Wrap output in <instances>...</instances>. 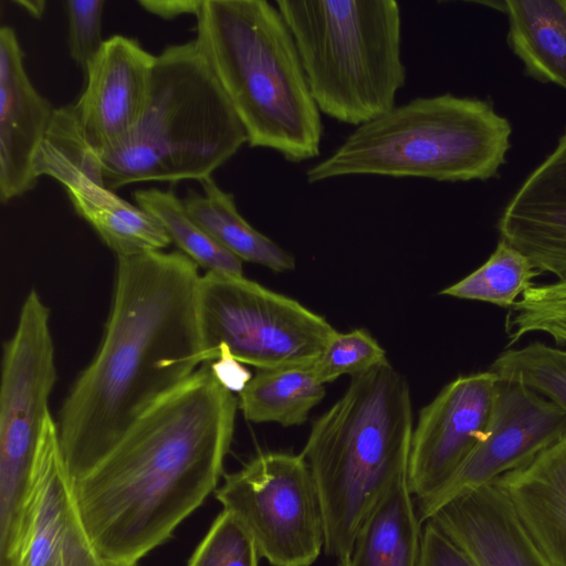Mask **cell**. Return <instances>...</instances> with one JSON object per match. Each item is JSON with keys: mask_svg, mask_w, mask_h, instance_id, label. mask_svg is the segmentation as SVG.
<instances>
[{"mask_svg": "<svg viewBox=\"0 0 566 566\" xmlns=\"http://www.w3.org/2000/svg\"><path fill=\"white\" fill-rule=\"evenodd\" d=\"M499 382L492 370L459 376L421 410L408 465L416 502L439 491L484 439Z\"/></svg>", "mask_w": 566, "mask_h": 566, "instance_id": "4fadbf2b", "label": "cell"}, {"mask_svg": "<svg viewBox=\"0 0 566 566\" xmlns=\"http://www.w3.org/2000/svg\"><path fill=\"white\" fill-rule=\"evenodd\" d=\"M199 182L202 193L189 190L182 201L189 216L220 245L242 262L256 263L274 272L295 268L292 254L254 229L240 214L232 193L221 189L212 177Z\"/></svg>", "mask_w": 566, "mask_h": 566, "instance_id": "7402d4cb", "label": "cell"}, {"mask_svg": "<svg viewBox=\"0 0 566 566\" xmlns=\"http://www.w3.org/2000/svg\"><path fill=\"white\" fill-rule=\"evenodd\" d=\"M136 205L154 216L165 228L171 243L206 272L243 275L242 261L220 245L187 212L175 192L157 188L133 192Z\"/></svg>", "mask_w": 566, "mask_h": 566, "instance_id": "cb8c5ba5", "label": "cell"}, {"mask_svg": "<svg viewBox=\"0 0 566 566\" xmlns=\"http://www.w3.org/2000/svg\"><path fill=\"white\" fill-rule=\"evenodd\" d=\"M541 274L524 253L500 239L480 268L440 294L511 308Z\"/></svg>", "mask_w": 566, "mask_h": 566, "instance_id": "d4e9b609", "label": "cell"}, {"mask_svg": "<svg viewBox=\"0 0 566 566\" xmlns=\"http://www.w3.org/2000/svg\"><path fill=\"white\" fill-rule=\"evenodd\" d=\"M13 28L0 29V201L7 203L38 181L34 159L55 107L31 83Z\"/></svg>", "mask_w": 566, "mask_h": 566, "instance_id": "2e32d148", "label": "cell"}, {"mask_svg": "<svg viewBox=\"0 0 566 566\" xmlns=\"http://www.w3.org/2000/svg\"><path fill=\"white\" fill-rule=\"evenodd\" d=\"M418 566H478L431 520L423 523Z\"/></svg>", "mask_w": 566, "mask_h": 566, "instance_id": "4dcf8cb0", "label": "cell"}, {"mask_svg": "<svg viewBox=\"0 0 566 566\" xmlns=\"http://www.w3.org/2000/svg\"><path fill=\"white\" fill-rule=\"evenodd\" d=\"M69 53L86 76L88 67L102 50L104 0H66Z\"/></svg>", "mask_w": 566, "mask_h": 566, "instance_id": "f546056e", "label": "cell"}, {"mask_svg": "<svg viewBox=\"0 0 566 566\" xmlns=\"http://www.w3.org/2000/svg\"><path fill=\"white\" fill-rule=\"evenodd\" d=\"M324 396L313 364L263 369L239 390L238 408L249 421L289 427L303 423Z\"/></svg>", "mask_w": 566, "mask_h": 566, "instance_id": "603a6c76", "label": "cell"}, {"mask_svg": "<svg viewBox=\"0 0 566 566\" xmlns=\"http://www.w3.org/2000/svg\"><path fill=\"white\" fill-rule=\"evenodd\" d=\"M196 39L238 117L250 147L291 163L319 155L321 112L293 34L265 0H203Z\"/></svg>", "mask_w": 566, "mask_h": 566, "instance_id": "3957f363", "label": "cell"}, {"mask_svg": "<svg viewBox=\"0 0 566 566\" xmlns=\"http://www.w3.org/2000/svg\"><path fill=\"white\" fill-rule=\"evenodd\" d=\"M497 229L542 273L566 279V130L510 199Z\"/></svg>", "mask_w": 566, "mask_h": 566, "instance_id": "e0dca14e", "label": "cell"}, {"mask_svg": "<svg viewBox=\"0 0 566 566\" xmlns=\"http://www.w3.org/2000/svg\"><path fill=\"white\" fill-rule=\"evenodd\" d=\"M429 520L478 566H553L494 483L451 500Z\"/></svg>", "mask_w": 566, "mask_h": 566, "instance_id": "ac0fdd59", "label": "cell"}, {"mask_svg": "<svg viewBox=\"0 0 566 566\" xmlns=\"http://www.w3.org/2000/svg\"><path fill=\"white\" fill-rule=\"evenodd\" d=\"M511 134L509 120L486 101L449 93L417 97L358 126L306 179L486 180L505 163Z\"/></svg>", "mask_w": 566, "mask_h": 566, "instance_id": "8992f818", "label": "cell"}, {"mask_svg": "<svg viewBox=\"0 0 566 566\" xmlns=\"http://www.w3.org/2000/svg\"><path fill=\"white\" fill-rule=\"evenodd\" d=\"M12 2L23 8L35 19H40L43 15L46 4L43 0H13Z\"/></svg>", "mask_w": 566, "mask_h": 566, "instance_id": "d6a6232c", "label": "cell"}, {"mask_svg": "<svg viewBox=\"0 0 566 566\" xmlns=\"http://www.w3.org/2000/svg\"><path fill=\"white\" fill-rule=\"evenodd\" d=\"M203 364L312 365L336 329L297 301L237 275L206 272L197 289Z\"/></svg>", "mask_w": 566, "mask_h": 566, "instance_id": "ba28073f", "label": "cell"}, {"mask_svg": "<svg viewBox=\"0 0 566 566\" xmlns=\"http://www.w3.org/2000/svg\"><path fill=\"white\" fill-rule=\"evenodd\" d=\"M505 331L509 346L531 333H543L566 344V279L534 284L510 308Z\"/></svg>", "mask_w": 566, "mask_h": 566, "instance_id": "4316f807", "label": "cell"}, {"mask_svg": "<svg viewBox=\"0 0 566 566\" xmlns=\"http://www.w3.org/2000/svg\"><path fill=\"white\" fill-rule=\"evenodd\" d=\"M39 178L56 179L66 190L76 214L84 219L117 258L161 251L171 244L163 224L94 180L81 166L73 147L44 140L34 159Z\"/></svg>", "mask_w": 566, "mask_h": 566, "instance_id": "9a60e30c", "label": "cell"}, {"mask_svg": "<svg viewBox=\"0 0 566 566\" xmlns=\"http://www.w3.org/2000/svg\"><path fill=\"white\" fill-rule=\"evenodd\" d=\"M566 433V413L528 388L501 380L488 433L455 474L416 502L421 524L440 507L530 462Z\"/></svg>", "mask_w": 566, "mask_h": 566, "instance_id": "8fae6325", "label": "cell"}, {"mask_svg": "<svg viewBox=\"0 0 566 566\" xmlns=\"http://www.w3.org/2000/svg\"><path fill=\"white\" fill-rule=\"evenodd\" d=\"M198 268L179 250L117 258L102 342L59 410L69 479L91 468L203 365Z\"/></svg>", "mask_w": 566, "mask_h": 566, "instance_id": "7a4b0ae2", "label": "cell"}, {"mask_svg": "<svg viewBox=\"0 0 566 566\" xmlns=\"http://www.w3.org/2000/svg\"><path fill=\"white\" fill-rule=\"evenodd\" d=\"M56 381L50 310L39 292L25 296L3 345L0 387V566L10 560L30 499L49 398Z\"/></svg>", "mask_w": 566, "mask_h": 566, "instance_id": "9c48e42d", "label": "cell"}, {"mask_svg": "<svg viewBox=\"0 0 566 566\" xmlns=\"http://www.w3.org/2000/svg\"><path fill=\"white\" fill-rule=\"evenodd\" d=\"M509 42L526 72L566 90V0H510Z\"/></svg>", "mask_w": 566, "mask_h": 566, "instance_id": "44dd1931", "label": "cell"}, {"mask_svg": "<svg viewBox=\"0 0 566 566\" xmlns=\"http://www.w3.org/2000/svg\"><path fill=\"white\" fill-rule=\"evenodd\" d=\"M272 566H311L324 549L317 489L302 454L260 453L214 492Z\"/></svg>", "mask_w": 566, "mask_h": 566, "instance_id": "30bf717a", "label": "cell"}, {"mask_svg": "<svg viewBox=\"0 0 566 566\" xmlns=\"http://www.w3.org/2000/svg\"><path fill=\"white\" fill-rule=\"evenodd\" d=\"M155 62L156 55L133 38L116 34L105 40L73 104L80 135L94 155L117 146L139 122Z\"/></svg>", "mask_w": 566, "mask_h": 566, "instance_id": "5bb4252c", "label": "cell"}, {"mask_svg": "<svg viewBox=\"0 0 566 566\" xmlns=\"http://www.w3.org/2000/svg\"><path fill=\"white\" fill-rule=\"evenodd\" d=\"M501 380L522 385L566 413V349L533 342L501 353L491 369Z\"/></svg>", "mask_w": 566, "mask_h": 566, "instance_id": "484cf974", "label": "cell"}, {"mask_svg": "<svg viewBox=\"0 0 566 566\" xmlns=\"http://www.w3.org/2000/svg\"><path fill=\"white\" fill-rule=\"evenodd\" d=\"M237 409L231 388L206 363L91 468L69 479L102 555L137 564L217 490Z\"/></svg>", "mask_w": 566, "mask_h": 566, "instance_id": "6da1fadb", "label": "cell"}, {"mask_svg": "<svg viewBox=\"0 0 566 566\" xmlns=\"http://www.w3.org/2000/svg\"><path fill=\"white\" fill-rule=\"evenodd\" d=\"M248 144L247 132L195 41L166 46L145 111L114 148L94 155L106 188L201 181Z\"/></svg>", "mask_w": 566, "mask_h": 566, "instance_id": "5b68a950", "label": "cell"}, {"mask_svg": "<svg viewBox=\"0 0 566 566\" xmlns=\"http://www.w3.org/2000/svg\"><path fill=\"white\" fill-rule=\"evenodd\" d=\"M387 361L384 348L364 329L335 332L313 368L325 385L343 375H357Z\"/></svg>", "mask_w": 566, "mask_h": 566, "instance_id": "f1b7e54d", "label": "cell"}, {"mask_svg": "<svg viewBox=\"0 0 566 566\" xmlns=\"http://www.w3.org/2000/svg\"><path fill=\"white\" fill-rule=\"evenodd\" d=\"M6 566H137L105 557L90 537L73 497L51 413L41 433L20 535Z\"/></svg>", "mask_w": 566, "mask_h": 566, "instance_id": "7c38bea8", "label": "cell"}, {"mask_svg": "<svg viewBox=\"0 0 566 566\" xmlns=\"http://www.w3.org/2000/svg\"><path fill=\"white\" fill-rule=\"evenodd\" d=\"M203 0H138L147 12L163 20H172L182 14L197 15Z\"/></svg>", "mask_w": 566, "mask_h": 566, "instance_id": "1f68e13d", "label": "cell"}, {"mask_svg": "<svg viewBox=\"0 0 566 566\" xmlns=\"http://www.w3.org/2000/svg\"><path fill=\"white\" fill-rule=\"evenodd\" d=\"M553 566H566V433L493 482Z\"/></svg>", "mask_w": 566, "mask_h": 566, "instance_id": "d6986e66", "label": "cell"}, {"mask_svg": "<svg viewBox=\"0 0 566 566\" xmlns=\"http://www.w3.org/2000/svg\"><path fill=\"white\" fill-rule=\"evenodd\" d=\"M421 525L406 471L369 512L338 566H418Z\"/></svg>", "mask_w": 566, "mask_h": 566, "instance_id": "ffe728a7", "label": "cell"}, {"mask_svg": "<svg viewBox=\"0 0 566 566\" xmlns=\"http://www.w3.org/2000/svg\"><path fill=\"white\" fill-rule=\"evenodd\" d=\"M412 432L409 385L388 360L352 376L315 421L301 454L321 501L328 556H348L369 512L408 471Z\"/></svg>", "mask_w": 566, "mask_h": 566, "instance_id": "277c9868", "label": "cell"}, {"mask_svg": "<svg viewBox=\"0 0 566 566\" xmlns=\"http://www.w3.org/2000/svg\"><path fill=\"white\" fill-rule=\"evenodd\" d=\"M312 96L338 122L368 123L396 106L406 83L395 0H276Z\"/></svg>", "mask_w": 566, "mask_h": 566, "instance_id": "52a82bcc", "label": "cell"}, {"mask_svg": "<svg viewBox=\"0 0 566 566\" xmlns=\"http://www.w3.org/2000/svg\"><path fill=\"white\" fill-rule=\"evenodd\" d=\"M256 545L235 515L222 510L187 566H258Z\"/></svg>", "mask_w": 566, "mask_h": 566, "instance_id": "83f0119b", "label": "cell"}]
</instances>
